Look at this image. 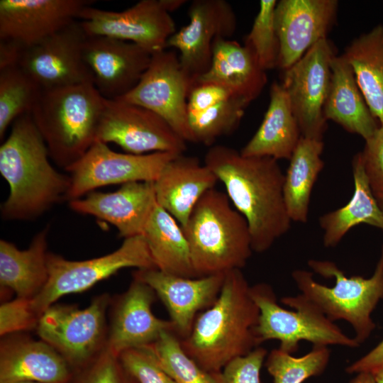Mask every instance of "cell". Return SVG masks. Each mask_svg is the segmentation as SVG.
Returning a JSON list of instances; mask_svg holds the SVG:
<instances>
[{
  "mask_svg": "<svg viewBox=\"0 0 383 383\" xmlns=\"http://www.w3.org/2000/svg\"><path fill=\"white\" fill-rule=\"evenodd\" d=\"M277 1L262 0L259 11L244 44L255 52L259 64L265 71L278 67L279 42L274 24V11Z\"/></svg>",
  "mask_w": 383,
  "mask_h": 383,
  "instance_id": "8d00e7d4",
  "label": "cell"
},
{
  "mask_svg": "<svg viewBox=\"0 0 383 383\" xmlns=\"http://www.w3.org/2000/svg\"><path fill=\"white\" fill-rule=\"evenodd\" d=\"M267 82L252 50L248 45L225 38H217L213 45L209 69L200 76L194 87L213 84L226 89L232 96L249 102L262 92Z\"/></svg>",
  "mask_w": 383,
  "mask_h": 383,
  "instance_id": "d4e9b609",
  "label": "cell"
},
{
  "mask_svg": "<svg viewBox=\"0 0 383 383\" xmlns=\"http://www.w3.org/2000/svg\"><path fill=\"white\" fill-rule=\"evenodd\" d=\"M259 316L241 270H231L225 274L217 299L196 316L189 334L180 339L182 347L204 370L218 372L233 359L260 346L255 332Z\"/></svg>",
  "mask_w": 383,
  "mask_h": 383,
  "instance_id": "3957f363",
  "label": "cell"
},
{
  "mask_svg": "<svg viewBox=\"0 0 383 383\" xmlns=\"http://www.w3.org/2000/svg\"><path fill=\"white\" fill-rule=\"evenodd\" d=\"M232 96L225 88L213 84L196 85L191 90L187 102L188 114H196Z\"/></svg>",
  "mask_w": 383,
  "mask_h": 383,
  "instance_id": "7bdbcfd3",
  "label": "cell"
},
{
  "mask_svg": "<svg viewBox=\"0 0 383 383\" xmlns=\"http://www.w3.org/2000/svg\"><path fill=\"white\" fill-rule=\"evenodd\" d=\"M204 164L224 184L231 202L245 218L254 252L267 250L289 231L284 174L277 160L246 157L233 148L213 145L205 155Z\"/></svg>",
  "mask_w": 383,
  "mask_h": 383,
  "instance_id": "6da1fadb",
  "label": "cell"
},
{
  "mask_svg": "<svg viewBox=\"0 0 383 383\" xmlns=\"http://www.w3.org/2000/svg\"><path fill=\"white\" fill-rule=\"evenodd\" d=\"M192 82L172 50L152 54L137 85L117 99L146 108L164 119L186 142L194 143L189 123L187 102Z\"/></svg>",
  "mask_w": 383,
  "mask_h": 383,
  "instance_id": "4fadbf2b",
  "label": "cell"
},
{
  "mask_svg": "<svg viewBox=\"0 0 383 383\" xmlns=\"http://www.w3.org/2000/svg\"><path fill=\"white\" fill-rule=\"evenodd\" d=\"M310 268L326 278L335 279V285L326 287L304 270L293 271L292 276L305 298L318 308L329 320H344L354 331L353 337L360 345L375 328L371 314L383 299V245L381 255L372 277H347L335 263L310 260Z\"/></svg>",
  "mask_w": 383,
  "mask_h": 383,
  "instance_id": "8992f818",
  "label": "cell"
},
{
  "mask_svg": "<svg viewBox=\"0 0 383 383\" xmlns=\"http://www.w3.org/2000/svg\"><path fill=\"white\" fill-rule=\"evenodd\" d=\"M143 348L176 383H216L213 374L185 353L180 339L172 331L162 332L156 341Z\"/></svg>",
  "mask_w": 383,
  "mask_h": 383,
  "instance_id": "836d02e7",
  "label": "cell"
},
{
  "mask_svg": "<svg viewBox=\"0 0 383 383\" xmlns=\"http://www.w3.org/2000/svg\"><path fill=\"white\" fill-rule=\"evenodd\" d=\"M216 175L196 157L176 155L153 182L157 204L183 227L201 196L214 188Z\"/></svg>",
  "mask_w": 383,
  "mask_h": 383,
  "instance_id": "603a6c76",
  "label": "cell"
},
{
  "mask_svg": "<svg viewBox=\"0 0 383 383\" xmlns=\"http://www.w3.org/2000/svg\"><path fill=\"white\" fill-rule=\"evenodd\" d=\"M250 294L260 311L255 332L260 344L269 340H277L280 343L279 348L290 354L297 351L302 340L309 341L313 346L336 345L356 348L360 345L354 338L346 335L301 294L281 299L282 304L294 309L293 311L277 304L272 287L267 283L250 286Z\"/></svg>",
  "mask_w": 383,
  "mask_h": 383,
  "instance_id": "52a82bcc",
  "label": "cell"
},
{
  "mask_svg": "<svg viewBox=\"0 0 383 383\" xmlns=\"http://www.w3.org/2000/svg\"><path fill=\"white\" fill-rule=\"evenodd\" d=\"M50 158L30 114L17 118L0 146V172L9 187V195L1 206L3 219H35L66 200L70 175L55 170Z\"/></svg>",
  "mask_w": 383,
  "mask_h": 383,
  "instance_id": "7a4b0ae2",
  "label": "cell"
},
{
  "mask_svg": "<svg viewBox=\"0 0 383 383\" xmlns=\"http://www.w3.org/2000/svg\"><path fill=\"white\" fill-rule=\"evenodd\" d=\"M225 274L189 278L146 269L138 270L133 276L155 291L168 311L174 333L183 339L191 332L197 313L217 299Z\"/></svg>",
  "mask_w": 383,
  "mask_h": 383,
  "instance_id": "ffe728a7",
  "label": "cell"
},
{
  "mask_svg": "<svg viewBox=\"0 0 383 383\" xmlns=\"http://www.w3.org/2000/svg\"><path fill=\"white\" fill-rule=\"evenodd\" d=\"M335 55L329 40L324 38L283 70L281 84L304 138L323 140L327 129L323 107L331 84V62Z\"/></svg>",
  "mask_w": 383,
  "mask_h": 383,
  "instance_id": "7c38bea8",
  "label": "cell"
},
{
  "mask_svg": "<svg viewBox=\"0 0 383 383\" xmlns=\"http://www.w3.org/2000/svg\"><path fill=\"white\" fill-rule=\"evenodd\" d=\"M354 192L346 205L323 215L319 219L327 247L337 245L354 226L366 223L383 231V211L374 196L367 177L361 152L352 160Z\"/></svg>",
  "mask_w": 383,
  "mask_h": 383,
  "instance_id": "f1b7e54d",
  "label": "cell"
},
{
  "mask_svg": "<svg viewBox=\"0 0 383 383\" xmlns=\"http://www.w3.org/2000/svg\"><path fill=\"white\" fill-rule=\"evenodd\" d=\"M96 141L113 143L127 153L156 152L182 154L186 141L153 111L121 99H106Z\"/></svg>",
  "mask_w": 383,
  "mask_h": 383,
  "instance_id": "5bb4252c",
  "label": "cell"
},
{
  "mask_svg": "<svg viewBox=\"0 0 383 383\" xmlns=\"http://www.w3.org/2000/svg\"><path fill=\"white\" fill-rule=\"evenodd\" d=\"M375 383H383V367L372 372Z\"/></svg>",
  "mask_w": 383,
  "mask_h": 383,
  "instance_id": "7dc6e473",
  "label": "cell"
},
{
  "mask_svg": "<svg viewBox=\"0 0 383 383\" xmlns=\"http://www.w3.org/2000/svg\"><path fill=\"white\" fill-rule=\"evenodd\" d=\"M374 196L379 204V207L383 211V192L374 194Z\"/></svg>",
  "mask_w": 383,
  "mask_h": 383,
  "instance_id": "c3c4849f",
  "label": "cell"
},
{
  "mask_svg": "<svg viewBox=\"0 0 383 383\" xmlns=\"http://www.w3.org/2000/svg\"><path fill=\"white\" fill-rule=\"evenodd\" d=\"M323 140L300 138L284 174V197L288 214L296 222L306 223L313 185L324 162Z\"/></svg>",
  "mask_w": 383,
  "mask_h": 383,
  "instance_id": "1f68e13d",
  "label": "cell"
},
{
  "mask_svg": "<svg viewBox=\"0 0 383 383\" xmlns=\"http://www.w3.org/2000/svg\"><path fill=\"white\" fill-rule=\"evenodd\" d=\"M87 37L80 21H74L26 48L19 67L41 89L93 83L84 56Z\"/></svg>",
  "mask_w": 383,
  "mask_h": 383,
  "instance_id": "9a60e30c",
  "label": "cell"
},
{
  "mask_svg": "<svg viewBox=\"0 0 383 383\" xmlns=\"http://www.w3.org/2000/svg\"><path fill=\"white\" fill-rule=\"evenodd\" d=\"M331 78L323 107L326 119L366 140L379 127L358 87L353 70L343 55H334L331 62Z\"/></svg>",
  "mask_w": 383,
  "mask_h": 383,
  "instance_id": "484cf974",
  "label": "cell"
},
{
  "mask_svg": "<svg viewBox=\"0 0 383 383\" xmlns=\"http://www.w3.org/2000/svg\"><path fill=\"white\" fill-rule=\"evenodd\" d=\"M105 102L91 82L41 90L30 114L57 165L66 170L96 141Z\"/></svg>",
  "mask_w": 383,
  "mask_h": 383,
  "instance_id": "277c9868",
  "label": "cell"
},
{
  "mask_svg": "<svg viewBox=\"0 0 383 383\" xmlns=\"http://www.w3.org/2000/svg\"><path fill=\"white\" fill-rule=\"evenodd\" d=\"M361 152L365 170L374 194L383 192V124L365 140Z\"/></svg>",
  "mask_w": 383,
  "mask_h": 383,
  "instance_id": "b9f144b4",
  "label": "cell"
},
{
  "mask_svg": "<svg viewBox=\"0 0 383 383\" xmlns=\"http://www.w3.org/2000/svg\"><path fill=\"white\" fill-rule=\"evenodd\" d=\"M26 48L9 40H0V70L19 67Z\"/></svg>",
  "mask_w": 383,
  "mask_h": 383,
  "instance_id": "f6af8a7d",
  "label": "cell"
},
{
  "mask_svg": "<svg viewBox=\"0 0 383 383\" xmlns=\"http://www.w3.org/2000/svg\"><path fill=\"white\" fill-rule=\"evenodd\" d=\"M267 355V350L259 346L233 359L220 372L212 373L216 383H261L260 370Z\"/></svg>",
  "mask_w": 383,
  "mask_h": 383,
  "instance_id": "f35d334b",
  "label": "cell"
},
{
  "mask_svg": "<svg viewBox=\"0 0 383 383\" xmlns=\"http://www.w3.org/2000/svg\"><path fill=\"white\" fill-rule=\"evenodd\" d=\"M45 227L33 238L29 247L19 250L13 243L0 240V284L17 297L33 299L48 279V234Z\"/></svg>",
  "mask_w": 383,
  "mask_h": 383,
  "instance_id": "83f0119b",
  "label": "cell"
},
{
  "mask_svg": "<svg viewBox=\"0 0 383 383\" xmlns=\"http://www.w3.org/2000/svg\"><path fill=\"white\" fill-rule=\"evenodd\" d=\"M301 138L287 94L281 83L274 82L262 123L240 152L246 157L289 160Z\"/></svg>",
  "mask_w": 383,
  "mask_h": 383,
  "instance_id": "4316f807",
  "label": "cell"
},
{
  "mask_svg": "<svg viewBox=\"0 0 383 383\" xmlns=\"http://www.w3.org/2000/svg\"><path fill=\"white\" fill-rule=\"evenodd\" d=\"M84 56L98 91L107 99H117L137 85L152 53L131 42L87 36Z\"/></svg>",
  "mask_w": 383,
  "mask_h": 383,
  "instance_id": "e0dca14e",
  "label": "cell"
},
{
  "mask_svg": "<svg viewBox=\"0 0 383 383\" xmlns=\"http://www.w3.org/2000/svg\"><path fill=\"white\" fill-rule=\"evenodd\" d=\"M0 383H43V382L29 381V380H21V381H13V382H0Z\"/></svg>",
  "mask_w": 383,
  "mask_h": 383,
  "instance_id": "681fc988",
  "label": "cell"
},
{
  "mask_svg": "<svg viewBox=\"0 0 383 383\" xmlns=\"http://www.w3.org/2000/svg\"><path fill=\"white\" fill-rule=\"evenodd\" d=\"M4 337L0 345V382L68 383L71 379V367L47 343L13 334Z\"/></svg>",
  "mask_w": 383,
  "mask_h": 383,
  "instance_id": "cb8c5ba5",
  "label": "cell"
},
{
  "mask_svg": "<svg viewBox=\"0 0 383 383\" xmlns=\"http://www.w3.org/2000/svg\"><path fill=\"white\" fill-rule=\"evenodd\" d=\"M189 23L176 31L165 48L179 51V60L193 86L209 69L216 39H228L235 32L237 20L225 0H194L189 8Z\"/></svg>",
  "mask_w": 383,
  "mask_h": 383,
  "instance_id": "2e32d148",
  "label": "cell"
},
{
  "mask_svg": "<svg viewBox=\"0 0 383 383\" xmlns=\"http://www.w3.org/2000/svg\"><path fill=\"white\" fill-rule=\"evenodd\" d=\"M156 204L153 182H129L115 192H91L69 201L72 210L111 223L124 239L143 235Z\"/></svg>",
  "mask_w": 383,
  "mask_h": 383,
  "instance_id": "7402d4cb",
  "label": "cell"
},
{
  "mask_svg": "<svg viewBox=\"0 0 383 383\" xmlns=\"http://www.w3.org/2000/svg\"><path fill=\"white\" fill-rule=\"evenodd\" d=\"M119 359L138 383H176L143 347L127 350Z\"/></svg>",
  "mask_w": 383,
  "mask_h": 383,
  "instance_id": "ab89813d",
  "label": "cell"
},
{
  "mask_svg": "<svg viewBox=\"0 0 383 383\" xmlns=\"http://www.w3.org/2000/svg\"><path fill=\"white\" fill-rule=\"evenodd\" d=\"M179 154L156 152L144 155L121 153L96 141L87 152L66 170L70 185L66 200L70 201L112 184L155 182L166 165Z\"/></svg>",
  "mask_w": 383,
  "mask_h": 383,
  "instance_id": "8fae6325",
  "label": "cell"
},
{
  "mask_svg": "<svg viewBox=\"0 0 383 383\" xmlns=\"http://www.w3.org/2000/svg\"><path fill=\"white\" fill-rule=\"evenodd\" d=\"M184 0H141L122 11L84 7L79 15L87 36H105L135 43L151 53L165 50L176 32L170 13Z\"/></svg>",
  "mask_w": 383,
  "mask_h": 383,
  "instance_id": "30bf717a",
  "label": "cell"
},
{
  "mask_svg": "<svg viewBox=\"0 0 383 383\" xmlns=\"http://www.w3.org/2000/svg\"><path fill=\"white\" fill-rule=\"evenodd\" d=\"M336 0H281L274 11L279 42L278 67L284 70L327 35L336 19Z\"/></svg>",
  "mask_w": 383,
  "mask_h": 383,
  "instance_id": "ac0fdd59",
  "label": "cell"
},
{
  "mask_svg": "<svg viewBox=\"0 0 383 383\" xmlns=\"http://www.w3.org/2000/svg\"><path fill=\"white\" fill-rule=\"evenodd\" d=\"M40 87L20 67L0 70V138L19 117L30 114Z\"/></svg>",
  "mask_w": 383,
  "mask_h": 383,
  "instance_id": "d6a6232c",
  "label": "cell"
},
{
  "mask_svg": "<svg viewBox=\"0 0 383 383\" xmlns=\"http://www.w3.org/2000/svg\"><path fill=\"white\" fill-rule=\"evenodd\" d=\"M106 294L95 297L89 306L52 304L40 316L36 332L52 347L73 372L88 365L106 348L108 328Z\"/></svg>",
  "mask_w": 383,
  "mask_h": 383,
  "instance_id": "9c48e42d",
  "label": "cell"
},
{
  "mask_svg": "<svg viewBox=\"0 0 383 383\" xmlns=\"http://www.w3.org/2000/svg\"><path fill=\"white\" fill-rule=\"evenodd\" d=\"M38 320L31 309V299L16 296L0 306V335L4 337L35 328Z\"/></svg>",
  "mask_w": 383,
  "mask_h": 383,
  "instance_id": "60d3db41",
  "label": "cell"
},
{
  "mask_svg": "<svg viewBox=\"0 0 383 383\" xmlns=\"http://www.w3.org/2000/svg\"><path fill=\"white\" fill-rule=\"evenodd\" d=\"M68 383H138L122 365L119 356L106 345L102 352L82 369L73 372Z\"/></svg>",
  "mask_w": 383,
  "mask_h": 383,
  "instance_id": "74e56055",
  "label": "cell"
},
{
  "mask_svg": "<svg viewBox=\"0 0 383 383\" xmlns=\"http://www.w3.org/2000/svg\"><path fill=\"white\" fill-rule=\"evenodd\" d=\"M350 383H375L370 372H360Z\"/></svg>",
  "mask_w": 383,
  "mask_h": 383,
  "instance_id": "bcb514c9",
  "label": "cell"
},
{
  "mask_svg": "<svg viewBox=\"0 0 383 383\" xmlns=\"http://www.w3.org/2000/svg\"><path fill=\"white\" fill-rule=\"evenodd\" d=\"M250 103L232 96L204 112L189 114L194 143L211 147L217 138L231 134L240 124Z\"/></svg>",
  "mask_w": 383,
  "mask_h": 383,
  "instance_id": "e575fe53",
  "label": "cell"
},
{
  "mask_svg": "<svg viewBox=\"0 0 383 383\" xmlns=\"http://www.w3.org/2000/svg\"><path fill=\"white\" fill-rule=\"evenodd\" d=\"M182 228L197 277L241 270L253 252L245 218L215 187L201 196Z\"/></svg>",
  "mask_w": 383,
  "mask_h": 383,
  "instance_id": "5b68a950",
  "label": "cell"
},
{
  "mask_svg": "<svg viewBox=\"0 0 383 383\" xmlns=\"http://www.w3.org/2000/svg\"><path fill=\"white\" fill-rule=\"evenodd\" d=\"M375 118L383 124V26L354 39L343 54Z\"/></svg>",
  "mask_w": 383,
  "mask_h": 383,
  "instance_id": "4dcf8cb0",
  "label": "cell"
},
{
  "mask_svg": "<svg viewBox=\"0 0 383 383\" xmlns=\"http://www.w3.org/2000/svg\"><path fill=\"white\" fill-rule=\"evenodd\" d=\"M126 267L157 269L142 235L124 239L111 253L85 260H69L48 252V279L40 293L31 299V309L40 318L62 296L89 289Z\"/></svg>",
  "mask_w": 383,
  "mask_h": 383,
  "instance_id": "ba28073f",
  "label": "cell"
},
{
  "mask_svg": "<svg viewBox=\"0 0 383 383\" xmlns=\"http://www.w3.org/2000/svg\"><path fill=\"white\" fill-rule=\"evenodd\" d=\"M383 367V340L367 354L350 364L345 369L348 373L373 372Z\"/></svg>",
  "mask_w": 383,
  "mask_h": 383,
  "instance_id": "ee69618b",
  "label": "cell"
},
{
  "mask_svg": "<svg viewBox=\"0 0 383 383\" xmlns=\"http://www.w3.org/2000/svg\"><path fill=\"white\" fill-rule=\"evenodd\" d=\"M86 0H1L0 40L25 48L37 44L77 21Z\"/></svg>",
  "mask_w": 383,
  "mask_h": 383,
  "instance_id": "d6986e66",
  "label": "cell"
},
{
  "mask_svg": "<svg viewBox=\"0 0 383 383\" xmlns=\"http://www.w3.org/2000/svg\"><path fill=\"white\" fill-rule=\"evenodd\" d=\"M142 235L157 270L184 277H197L182 226L157 204Z\"/></svg>",
  "mask_w": 383,
  "mask_h": 383,
  "instance_id": "f546056e",
  "label": "cell"
},
{
  "mask_svg": "<svg viewBox=\"0 0 383 383\" xmlns=\"http://www.w3.org/2000/svg\"><path fill=\"white\" fill-rule=\"evenodd\" d=\"M330 355L327 346H313L309 353L299 357L277 348L267 355L265 366L274 383H302L321 374L328 364Z\"/></svg>",
  "mask_w": 383,
  "mask_h": 383,
  "instance_id": "d590c367",
  "label": "cell"
},
{
  "mask_svg": "<svg viewBox=\"0 0 383 383\" xmlns=\"http://www.w3.org/2000/svg\"><path fill=\"white\" fill-rule=\"evenodd\" d=\"M155 291L133 276L128 289L114 301L106 347L119 356L123 352L156 341L162 332L174 331L170 320L156 317L152 311ZM174 332V331H173Z\"/></svg>",
  "mask_w": 383,
  "mask_h": 383,
  "instance_id": "44dd1931",
  "label": "cell"
}]
</instances>
